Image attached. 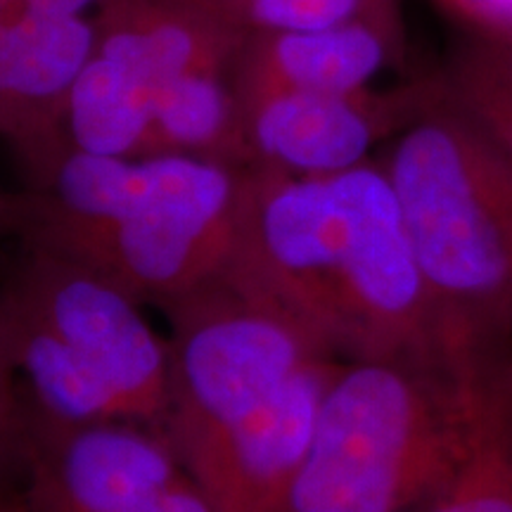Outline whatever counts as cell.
Wrapping results in <instances>:
<instances>
[{"label":"cell","instance_id":"6da1fadb","mask_svg":"<svg viewBox=\"0 0 512 512\" xmlns=\"http://www.w3.org/2000/svg\"><path fill=\"white\" fill-rule=\"evenodd\" d=\"M221 278L342 363L448 361L460 342L373 159L325 176L247 169Z\"/></svg>","mask_w":512,"mask_h":512},{"label":"cell","instance_id":"7a4b0ae2","mask_svg":"<svg viewBox=\"0 0 512 512\" xmlns=\"http://www.w3.org/2000/svg\"><path fill=\"white\" fill-rule=\"evenodd\" d=\"M245 171L185 155L102 157L64 147L12 200L10 228L166 306L226 268Z\"/></svg>","mask_w":512,"mask_h":512},{"label":"cell","instance_id":"3957f363","mask_svg":"<svg viewBox=\"0 0 512 512\" xmlns=\"http://www.w3.org/2000/svg\"><path fill=\"white\" fill-rule=\"evenodd\" d=\"M140 306L110 275L27 245L0 294V316L36 418L57 425L131 420L162 430L169 342Z\"/></svg>","mask_w":512,"mask_h":512},{"label":"cell","instance_id":"277c9868","mask_svg":"<svg viewBox=\"0 0 512 512\" xmlns=\"http://www.w3.org/2000/svg\"><path fill=\"white\" fill-rule=\"evenodd\" d=\"M458 351L448 361L342 363L297 475L271 512H408L465 451Z\"/></svg>","mask_w":512,"mask_h":512},{"label":"cell","instance_id":"5b68a950","mask_svg":"<svg viewBox=\"0 0 512 512\" xmlns=\"http://www.w3.org/2000/svg\"><path fill=\"white\" fill-rule=\"evenodd\" d=\"M380 164L453 335L512 342V164L441 88Z\"/></svg>","mask_w":512,"mask_h":512},{"label":"cell","instance_id":"8992f818","mask_svg":"<svg viewBox=\"0 0 512 512\" xmlns=\"http://www.w3.org/2000/svg\"><path fill=\"white\" fill-rule=\"evenodd\" d=\"M162 309L171 323L162 432L185 467L252 420L306 363L332 358L292 320L221 275Z\"/></svg>","mask_w":512,"mask_h":512},{"label":"cell","instance_id":"52a82bcc","mask_svg":"<svg viewBox=\"0 0 512 512\" xmlns=\"http://www.w3.org/2000/svg\"><path fill=\"white\" fill-rule=\"evenodd\" d=\"M29 512H223L157 427L57 425L31 413Z\"/></svg>","mask_w":512,"mask_h":512},{"label":"cell","instance_id":"ba28073f","mask_svg":"<svg viewBox=\"0 0 512 512\" xmlns=\"http://www.w3.org/2000/svg\"><path fill=\"white\" fill-rule=\"evenodd\" d=\"M437 93L432 74L384 91H275L240 105L254 166L325 176L370 162L375 147L418 119Z\"/></svg>","mask_w":512,"mask_h":512},{"label":"cell","instance_id":"9c48e42d","mask_svg":"<svg viewBox=\"0 0 512 512\" xmlns=\"http://www.w3.org/2000/svg\"><path fill=\"white\" fill-rule=\"evenodd\" d=\"M102 0H0V138L43 171L67 147L64 110L95 48Z\"/></svg>","mask_w":512,"mask_h":512},{"label":"cell","instance_id":"30bf717a","mask_svg":"<svg viewBox=\"0 0 512 512\" xmlns=\"http://www.w3.org/2000/svg\"><path fill=\"white\" fill-rule=\"evenodd\" d=\"M342 368L318 358L297 370L271 401L188 467L223 512H271L309 453L323 396Z\"/></svg>","mask_w":512,"mask_h":512},{"label":"cell","instance_id":"8fae6325","mask_svg":"<svg viewBox=\"0 0 512 512\" xmlns=\"http://www.w3.org/2000/svg\"><path fill=\"white\" fill-rule=\"evenodd\" d=\"M93 24L95 50L117 60L155 98L185 74L233 76L247 38L214 0H102Z\"/></svg>","mask_w":512,"mask_h":512},{"label":"cell","instance_id":"7c38bea8","mask_svg":"<svg viewBox=\"0 0 512 512\" xmlns=\"http://www.w3.org/2000/svg\"><path fill=\"white\" fill-rule=\"evenodd\" d=\"M401 53V19L247 34L230 79L240 102L275 91L351 93L373 86Z\"/></svg>","mask_w":512,"mask_h":512},{"label":"cell","instance_id":"4fadbf2b","mask_svg":"<svg viewBox=\"0 0 512 512\" xmlns=\"http://www.w3.org/2000/svg\"><path fill=\"white\" fill-rule=\"evenodd\" d=\"M458 366L467 401L465 451L415 512H512V342L470 337Z\"/></svg>","mask_w":512,"mask_h":512},{"label":"cell","instance_id":"5bb4252c","mask_svg":"<svg viewBox=\"0 0 512 512\" xmlns=\"http://www.w3.org/2000/svg\"><path fill=\"white\" fill-rule=\"evenodd\" d=\"M147 155H185L254 169L242 105L230 74L195 72L159 88Z\"/></svg>","mask_w":512,"mask_h":512},{"label":"cell","instance_id":"9a60e30c","mask_svg":"<svg viewBox=\"0 0 512 512\" xmlns=\"http://www.w3.org/2000/svg\"><path fill=\"white\" fill-rule=\"evenodd\" d=\"M437 81L448 105L512 164V29L465 31Z\"/></svg>","mask_w":512,"mask_h":512},{"label":"cell","instance_id":"2e32d148","mask_svg":"<svg viewBox=\"0 0 512 512\" xmlns=\"http://www.w3.org/2000/svg\"><path fill=\"white\" fill-rule=\"evenodd\" d=\"M219 8L247 34L330 29L361 19H401L399 0H233Z\"/></svg>","mask_w":512,"mask_h":512},{"label":"cell","instance_id":"e0dca14e","mask_svg":"<svg viewBox=\"0 0 512 512\" xmlns=\"http://www.w3.org/2000/svg\"><path fill=\"white\" fill-rule=\"evenodd\" d=\"M31 453V406L0 316V486L24 484Z\"/></svg>","mask_w":512,"mask_h":512},{"label":"cell","instance_id":"ac0fdd59","mask_svg":"<svg viewBox=\"0 0 512 512\" xmlns=\"http://www.w3.org/2000/svg\"><path fill=\"white\" fill-rule=\"evenodd\" d=\"M463 31L512 29V0H432Z\"/></svg>","mask_w":512,"mask_h":512},{"label":"cell","instance_id":"d6986e66","mask_svg":"<svg viewBox=\"0 0 512 512\" xmlns=\"http://www.w3.org/2000/svg\"><path fill=\"white\" fill-rule=\"evenodd\" d=\"M0 512H29L27 498L19 486H0Z\"/></svg>","mask_w":512,"mask_h":512},{"label":"cell","instance_id":"ffe728a7","mask_svg":"<svg viewBox=\"0 0 512 512\" xmlns=\"http://www.w3.org/2000/svg\"><path fill=\"white\" fill-rule=\"evenodd\" d=\"M10 219H12V200L3 195L0 190V228H10Z\"/></svg>","mask_w":512,"mask_h":512},{"label":"cell","instance_id":"44dd1931","mask_svg":"<svg viewBox=\"0 0 512 512\" xmlns=\"http://www.w3.org/2000/svg\"><path fill=\"white\" fill-rule=\"evenodd\" d=\"M216 5H228V3H233V0H214Z\"/></svg>","mask_w":512,"mask_h":512}]
</instances>
